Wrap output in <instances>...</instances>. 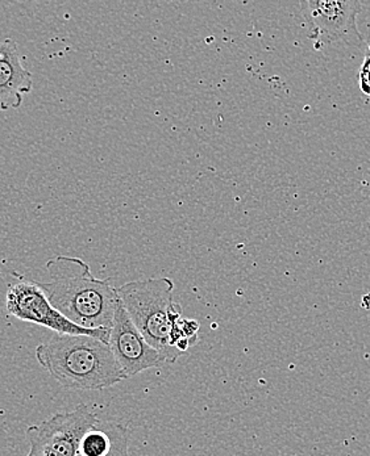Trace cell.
Instances as JSON below:
<instances>
[{
    "label": "cell",
    "mask_w": 370,
    "mask_h": 456,
    "mask_svg": "<svg viewBox=\"0 0 370 456\" xmlns=\"http://www.w3.org/2000/svg\"><path fill=\"white\" fill-rule=\"evenodd\" d=\"M109 345L126 379L167 363L161 354L144 338L121 301L116 309Z\"/></svg>",
    "instance_id": "7"
},
{
    "label": "cell",
    "mask_w": 370,
    "mask_h": 456,
    "mask_svg": "<svg viewBox=\"0 0 370 456\" xmlns=\"http://www.w3.org/2000/svg\"><path fill=\"white\" fill-rule=\"evenodd\" d=\"M173 292L174 283L169 278L129 281L118 289L119 298L132 322L167 363H176L182 355L170 344L171 330L184 319Z\"/></svg>",
    "instance_id": "3"
},
{
    "label": "cell",
    "mask_w": 370,
    "mask_h": 456,
    "mask_svg": "<svg viewBox=\"0 0 370 456\" xmlns=\"http://www.w3.org/2000/svg\"><path fill=\"white\" fill-rule=\"evenodd\" d=\"M36 359L68 389L101 391L126 380L109 342L95 337L57 334L36 347Z\"/></svg>",
    "instance_id": "2"
},
{
    "label": "cell",
    "mask_w": 370,
    "mask_h": 456,
    "mask_svg": "<svg viewBox=\"0 0 370 456\" xmlns=\"http://www.w3.org/2000/svg\"><path fill=\"white\" fill-rule=\"evenodd\" d=\"M128 450L129 431L123 425L120 431H119L118 436H116L114 447H112L111 452H110L106 456H129Z\"/></svg>",
    "instance_id": "9"
},
{
    "label": "cell",
    "mask_w": 370,
    "mask_h": 456,
    "mask_svg": "<svg viewBox=\"0 0 370 456\" xmlns=\"http://www.w3.org/2000/svg\"><path fill=\"white\" fill-rule=\"evenodd\" d=\"M360 88L366 95L370 96V57L366 55L363 66H361L360 76Z\"/></svg>",
    "instance_id": "10"
},
{
    "label": "cell",
    "mask_w": 370,
    "mask_h": 456,
    "mask_svg": "<svg viewBox=\"0 0 370 456\" xmlns=\"http://www.w3.org/2000/svg\"><path fill=\"white\" fill-rule=\"evenodd\" d=\"M300 7L310 26L308 38L317 43L315 48L335 41L363 48L366 43L358 27L363 4L358 0H302Z\"/></svg>",
    "instance_id": "4"
},
{
    "label": "cell",
    "mask_w": 370,
    "mask_h": 456,
    "mask_svg": "<svg viewBox=\"0 0 370 456\" xmlns=\"http://www.w3.org/2000/svg\"><path fill=\"white\" fill-rule=\"evenodd\" d=\"M8 314L21 322L35 323L51 329L57 334L95 337L109 342L111 329H86L69 322L62 314L52 305L45 292L36 281H21L12 284L5 296Z\"/></svg>",
    "instance_id": "6"
},
{
    "label": "cell",
    "mask_w": 370,
    "mask_h": 456,
    "mask_svg": "<svg viewBox=\"0 0 370 456\" xmlns=\"http://www.w3.org/2000/svg\"><path fill=\"white\" fill-rule=\"evenodd\" d=\"M46 270L51 281L38 286L69 322L86 329L112 328L120 298L109 281L95 278L76 256H54L46 262Z\"/></svg>",
    "instance_id": "1"
},
{
    "label": "cell",
    "mask_w": 370,
    "mask_h": 456,
    "mask_svg": "<svg viewBox=\"0 0 370 456\" xmlns=\"http://www.w3.org/2000/svg\"><path fill=\"white\" fill-rule=\"evenodd\" d=\"M366 55H368V57H370V36L366 43Z\"/></svg>",
    "instance_id": "11"
},
{
    "label": "cell",
    "mask_w": 370,
    "mask_h": 456,
    "mask_svg": "<svg viewBox=\"0 0 370 456\" xmlns=\"http://www.w3.org/2000/svg\"><path fill=\"white\" fill-rule=\"evenodd\" d=\"M32 90V73L24 68L15 41H0V110H18Z\"/></svg>",
    "instance_id": "8"
},
{
    "label": "cell",
    "mask_w": 370,
    "mask_h": 456,
    "mask_svg": "<svg viewBox=\"0 0 370 456\" xmlns=\"http://www.w3.org/2000/svg\"><path fill=\"white\" fill-rule=\"evenodd\" d=\"M98 422L96 414L85 403L74 411L56 413L27 429L29 442L27 456H78L82 438Z\"/></svg>",
    "instance_id": "5"
}]
</instances>
